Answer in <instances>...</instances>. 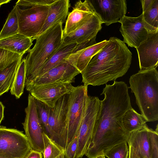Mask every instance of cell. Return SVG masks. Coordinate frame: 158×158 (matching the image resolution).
<instances>
[{
	"instance_id": "1",
	"label": "cell",
	"mask_w": 158,
	"mask_h": 158,
	"mask_svg": "<svg viewBox=\"0 0 158 158\" xmlns=\"http://www.w3.org/2000/svg\"><path fill=\"white\" fill-rule=\"evenodd\" d=\"M128 88L124 82L115 81L103 88L101 95L104 98L91 138L98 146L110 148L128 139L129 134L123 127V119L132 107Z\"/></svg>"
},
{
	"instance_id": "2",
	"label": "cell",
	"mask_w": 158,
	"mask_h": 158,
	"mask_svg": "<svg viewBox=\"0 0 158 158\" xmlns=\"http://www.w3.org/2000/svg\"><path fill=\"white\" fill-rule=\"evenodd\" d=\"M132 55L123 41L115 37L110 38L81 73L82 82L87 86H95L115 81L128 71Z\"/></svg>"
},
{
	"instance_id": "3",
	"label": "cell",
	"mask_w": 158,
	"mask_h": 158,
	"mask_svg": "<svg viewBox=\"0 0 158 158\" xmlns=\"http://www.w3.org/2000/svg\"><path fill=\"white\" fill-rule=\"evenodd\" d=\"M131 93L146 122L158 120V72L156 68L141 70L129 79Z\"/></svg>"
},
{
	"instance_id": "4",
	"label": "cell",
	"mask_w": 158,
	"mask_h": 158,
	"mask_svg": "<svg viewBox=\"0 0 158 158\" xmlns=\"http://www.w3.org/2000/svg\"><path fill=\"white\" fill-rule=\"evenodd\" d=\"M63 23H56L35 39V44L24 58L25 85L34 80L45 62L61 45L63 38Z\"/></svg>"
},
{
	"instance_id": "5",
	"label": "cell",
	"mask_w": 158,
	"mask_h": 158,
	"mask_svg": "<svg viewBox=\"0 0 158 158\" xmlns=\"http://www.w3.org/2000/svg\"><path fill=\"white\" fill-rule=\"evenodd\" d=\"M88 97V86L85 85L75 87L68 95L67 147L77 135Z\"/></svg>"
},
{
	"instance_id": "6",
	"label": "cell",
	"mask_w": 158,
	"mask_h": 158,
	"mask_svg": "<svg viewBox=\"0 0 158 158\" xmlns=\"http://www.w3.org/2000/svg\"><path fill=\"white\" fill-rule=\"evenodd\" d=\"M158 131L148 127L130 133L128 158H158Z\"/></svg>"
},
{
	"instance_id": "7",
	"label": "cell",
	"mask_w": 158,
	"mask_h": 158,
	"mask_svg": "<svg viewBox=\"0 0 158 158\" xmlns=\"http://www.w3.org/2000/svg\"><path fill=\"white\" fill-rule=\"evenodd\" d=\"M101 106V100L98 97L89 96L77 135L75 158H81L86 154L99 117Z\"/></svg>"
},
{
	"instance_id": "8",
	"label": "cell",
	"mask_w": 158,
	"mask_h": 158,
	"mask_svg": "<svg viewBox=\"0 0 158 158\" xmlns=\"http://www.w3.org/2000/svg\"><path fill=\"white\" fill-rule=\"evenodd\" d=\"M32 149L23 131L0 126V157L26 158Z\"/></svg>"
},
{
	"instance_id": "9",
	"label": "cell",
	"mask_w": 158,
	"mask_h": 158,
	"mask_svg": "<svg viewBox=\"0 0 158 158\" xmlns=\"http://www.w3.org/2000/svg\"><path fill=\"white\" fill-rule=\"evenodd\" d=\"M68 98V95H64L53 108H49L48 121L49 138L64 151L67 145Z\"/></svg>"
},
{
	"instance_id": "10",
	"label": "cell",
	"mask_w": 158,
	"mask_h": 158,
	"mask_svg": "<svg viewBox=\"0 0 158 158\" xmlns=\"http://www.w3.org/2000/svg\"><path fill=\"white\" fill-rule=\"evenodd\" d=\"M123 41L128 46L135 48L152 35L158 32L156 29L147 23L142 14L137 17L125 16L119 22Z\"/></svg>"
},
{
	"instance_id": "11",
	"label": "cell",
	"mask_w": 158,
	"mask_h": 158,
	"mask_svg": "<svg viewBox=\"0 0 158 158\" xmlns=\"http://www.w3.org/2000/svg\"><path fill=\"white\" fill-rule=\"evenodd\" d=\"M25 111L26 116L22 123L25 135L32 149L42 153L44 149L43 135L45 132L38 115L35 100L30 93Z\"/></svg>"
},
{
	"instance_id": "12",
	"label": "cell",
	"mask_w": 158,
	"mask_h": 158,
	"mask_svg": "<svg viewBox=\"0 0 158 158\" xmlns=\"http://www.w3.org/2000/svg\"><path fill=\"white\" fill-rule=\"evenodd\" d=\"M49 6L39 5L21 8L19 17V33L34 40L44 23Z\"/></svg>"
},
{
	"instance_id": "13",
	"label": "cell",
	"mask_w": 158,
	"mask_h": 158,
	"mask_svg": "<svg viewBox=\"0 0 158 158\" xmlns=\"http://www.w3.org/2000/svg\"><path fill=\"white\" fill-rule=\"evenodd\" d=\"M80 73L73 65L66 61L52 68L43 74L36 77L25 85L26 90L40 86L55 83H72L75 77Z\"/></svg>"
},
{
	"instance_id": "14",
	"label": "cell",
	"mask_w": 158,
	"mask_h": 158,
	"mask_svg": "<svg viewBox=\"0 0 158 158\" xmlns=\"http://www.w3.org/2000/svg\"><path fill=\"white\" fill-rule=\"evenodd\" d=\"M94 13L102 24L109 26L119 21L127 12L126 0H90Z\"/></svg>"
},
{
	"instance_id": "15",
	"label": "cell",
	"mask_w": 158,
	"mask_h": 158,
	"mask_svg": "<svg viewBox=\"0 0 158 158\" xmlns=\"http://www.w3.org/2000/svg\"><path fill=\"white\" fill-rule=\"evenodd\" d=\"M74 88L71 83H55L38 86L29 92L35 100L52 108L60 98L70 94Z\"/></svg>"
},
{
	"instance_id": "16",
	"label": "cell",
	"mask_w": 158,
	"mask_h": 158,
	"mask_svg": "<svg viewBox=\"0 0 158 158\" xmlns=\"http://www.w3.org/2000/svg\"><path fill=\"white\" fill-rule=\"evenodd\" d=\"M94 13L90 0L77 1L67 16L63 29V37L73 32Z\"/></svg>"
},
{
	"instance_id": "17",
	"label": "cell",
	"mask_w": 158,
	"mask_h": 158,
	"mask_svg": "<svg viewBox=\"0 0 158 158\" xmlns=\"http://www.w3.org/2000/svg\"><path fill=\"white\" fill-rule=\"evenodd\" d=\"M102 23L96 14H94L82 25L69 35L63 37L62 45L81 43L96 39Z\"/></svg>"
},
{
	"instance_id": "18",
	"label": "cell",
	"mask_w": 158,
	"mask_h": 158,
	"mask_svg": "<svg viewBox=\"0 0 158 158\" xmlns=\"http://www.w3.org/2000/svg\"><path fill=\"white\" fill-rule=\"evenodd\" d=\"M141 70L158 66V32L150 36L136 48Z\"/></svg>"
},
{
	"instance_id": "19",
	"label": "cell",
	"mask_w": 158,
	"mask_h": 158,
	"mask_svg": "<svg viewBox=\"0 0 158 158\" xmlns=\"http://www.w3.org/2000/svg\"><path fill=\"white\" fill-rule=\"evenodd\" d=\"M107 41L104 40L81 49L74 48L72 53L65 57V60L75 66L81 73L93 57L105 45Z\"/></svg>"
},
{
	"instance_id": "20",
	"label": "cell",
	"mask_w": 158,
	"mask_h": 158,
	"mask_svg": "<svg viewBox=\"0 0 158 158\" xmlns=\"http://www.w3.org/2000/svg\"><path fill=\"white\" fill-rule=\"evenodd\" d=\"M70 6V1L69 0H56L51 4L44 23L34 40L55 24L64 23L69 14Z\"/></svg>"
},
{
	"instance_id": "21",
	"label": "cell",
	"mask_w": 158,
	"mask_h": 158,
	"mask_svg": "<svg viewBox=\"0 0 158 158\" xmlns=\"http://www.w3.org/2000/svg\"><path fill=\"white\" fill-rule=\"evenodd\" d=\"M33 38L19 33L0 40V48L24 55L33 44Z\"/></svg>"
},
{
	"instance_id": "22",
	"label": "cell",
	"mask_w": 158,
	"mask_h": 158,
	"mask_svg": "<svg viewBox=\"0 0 158 158\" xmlns=\"http://www.w3.org/2000/svg\"><path fill=\"white\" fill-rule=\"evenodd\" d=\"M77 44L76 43H73L65 45H61L58 50L43 64L35 79L65 61V58L72 53Z\"/></svg>"
},
{
	"instance_id": "23",
	"label": "cell",
	"mask_w": 158,
	"mask_h": 158,
	"mask_svg": "<svg viewBox=\"0 0 158 158\" xmlns=\"http://www.w3.org/2000/svg\"><path fill=\"white\" fill-rule=\"evenodd\" d=\"M146 123L142 116L132 107L127 110L123 119V127L129 134L133 131L148 127Z\"/></svg>"
},
{
	"instance_id": "24",
	"label": "cell",
	"mask_w": 158,
	"mask_h": 158,
	"mask_svg": "<svg viewBox=\"0 0 158 158\" xmlns=\"http://www.w3.org/2000/svg\"><path fill=\"white\" fill-rule=\"evenodd\" d=\"M22 58L17 59L0 72V96L10 89Z\"/></svg>"
},
{
	"instance_id": "25",
	"label": "cell",
	"mask_w": 158,
	"mask_h": 158,
	"mask_svg": "<svg viewBox=\"0 0 158 158\" xmlns=\"http://www.w3.org/2000/svg\"><path fill=\"white\" fill-rule=\"evenodd\" d=\"M20 9L17 4L13 6L0 32V40L19 33V17Z\"/></svg>"
},
{
	"instance_id": "26",
	"label": "cell",
	"mask_w": 158,
	"mask_h": 158,
	"mask_svg": "<svg viewBox=\"0 0 158 158\" xmlns=\"http://www.w3.org/2000/svg\"><path fill=\"white\" fill-rule=\"evenodd\" d=\"M25 78L26 67L24 58L22 59L19 64L10 89L11 94L14 95L16 99L19 98L23 94Z\"/></svg>"
},
{
	"instance_id": "27",
	"label": "cell",
	"mask_w": 158,
	"mask_h": 158,
	"mask_svg": "<svg viewBox=\"0 0 158 158\" xmlns=\"http://www.w3.org/2000/svg\"><path fill=\"white\" fill-rule=\"evenodd\" d=\"M143 17L148 24L158 29V0H152L142 6Z\"/></svg>"
},
{
	"instance_id": "28",
	"label": "cell",
	"mask_w": 158,
	"mask_h": 158,
	"mask_svg": "<svg viewBox=\"0 0 158 158\" xmlns=\"http://www.w3.org/2000/svg\"><path fill=\"white\" fill-rule=\"evenodd\" d=\"M43 137L44 149L42 154L44 158H56L64 153V150L53 142L45 133Z\"/></svg>"
},
{
	"instance_id": "29",
	"label": "cell",
	"mask_w": 158,
	"mask_h": 158,
	"mask_svg": "<svg viewBox=\"0 0 158 158\" xmlns=\"http://www.w3.org/2000/svg\"><path fill=\"white\" fill-rule=\"evenodd\" d=\"M35 100L39 118L45 133L49 138L50 131L48 123L49 107L44 103Z\"/></svg>"
},
{
	"instance_id": "30",
	"label": "cell",
	"mask_w": 158,
	"mask_h": 158,
	"mask_svg": "<svg viewBox=\"0 0 158 158\" xmlns=\"http://www.w3.org/2000/svg\"><path fill=\"white\" fill-rule=\"evenodd\" d=\"M128 155L129 148L127 142L115 146L104 154L108 158H128Z\"/></svg>"
},
{
	"instance_id": "31",
	"label": "cell",
	"mask_w": 158,
	"mask_h": 158,
	"mask_svg": "<svg viewBox=\"0 0 158 158\" xmlns=\"http://www.w3.org/2000/svg\"><path fill=\"white\" fill-rule=\"evenodd\" d=\"M23 55L0 48V72Z\"/></svg>"
},
{
	"instance_id": "32",
	"label": "cell",
	"mask_w": 158,
	"mask_h": 158,
	"mask_svg": "<svg viewBox=\"0 0 158 158\" xmlns=\"http://www.w3.org/2000/svg\"><path fill=\"white\" fill-rule=\"evenodd\" d=\"M56 0H19L15 4L20 7L27 8L39 5L50 6Z\"/></svg>"
},
{
	"instance_id": "33",
	"label": "cell",
	"mask_w": 158,
	"mask_h": 158,
	"mask_svg": "<svg viewBox=\"0 0 158 158\" xmlns=\"http://www.w3.org/2000/svg\"><path fill=\"white\" fill-rule=\"evenodd\" d=\"M77 145V136L69 143L64 151L66 158H75Z\"/></svg>"
},
{
	"instance_id": "34",
	"label": "cell",
	"mask_w": 158,
	"mask_h": 158,
	"mask_svg": "<svg viewBox=\"0 0 158 158\" xmlns=\"http://www.w3.org/2000/svg\"><path fill=\"white\" fill-rule=\"evenodd\" d=\"M42 154L40 152L32 149L26 158H43Z\"/></svg>"
},
{
	"instance_id": "35",
	"label": "cell",
	"mask_w": 158,
	"mask_h": 158,
	"mask_svg": "<svg viewBox=\"0 0 158 158\" xmlns=\"http://www.w3.org/2000/svg\"><path fill=\"white\" fill-rule=\"evenodd\" d=\"M4 107L2 103L0 102V124L4 118Z\"/></svg>"
},
{
	"instance_id": "36",
	"label": "cell",
	"mask_w": 158,
	"mask_h": 158,
	"mask_svg": "<svg viewBox=\"0 0 158 158\" xmlns=\"http://www.w3.org/2000/svg\"><path fill=\"white\" fill-rule=\"evenodd\" d=\"M10 1V0H0V7L3 4L8 3Z\"/></svg>"
},
{
	"instance_id": "37",
	"label": "cell",
	"mask_w": 158,
	"mask_h": 158,
	"mask_svg": "<svg viewBox=\"0 0 158 158\" xmlns=\"http://www.w3.org/2000/svg\"><path fill=\"white\" fill-rule=\"evenodd\" d=\"M56 158H66V157L64 155V153L60 155V156H58Z\"/></svg>"
},
{
	"instance_id": "38",
	"label": "cell",
	"mask_w": 158,
	"mask_h": 158,
	"mask_svg": "<svg viewBox=\"0 0 158 158\" xmlns=\"http://www.w3.org/2000/svg\"><path fill=\"white\" fill-rule=\"evenodd\" d=\"M96 158H105L104 155H100L97 156Z\"/></svg>"
},
{
	"instance_id": "39",
	"label": "cell",
	"mask_w": 158,
	"mask_h": 158,
	"mask_svg": "<svg viewBox=\"0 0 158 158\" xmlns=\"http://www.w3.org/2000/svg\"><path fill=\"white\" fill-rule=\"evenodd\" d=\"M0 158H5L2 157H0Z\"/></svg>"
}]
</instances>
